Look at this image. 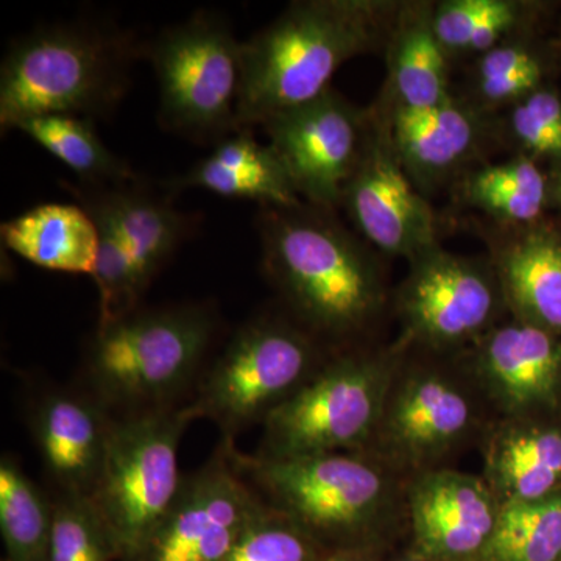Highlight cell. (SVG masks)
Wrapping results in <instances>:
<instances>
[{
  "instance_id": "6da1fadb",
  "label": "cell",
  "mask_w": 561,
  "mask_h": 561,
  "mask_svg": "<svg viewBox=\"0 0 561 561\" xmlns=\"http://www.w3.org/2000/svg\"><path fill=\"white\" fill-rule=\"evenodd\" d=\"M390 10L389 3L368 0H305L243 41L239 130L330 90L346 61L379 43Z\"/></svg>"
},
{
  "instance_id": "7a4b0ae2",
  "label": "cell",
  "mask_w": 561,
  "mask_h": 561,
  "mask_svg": "<svg viewBox=\"0 0 561 561\" xmlns=\"http://www.w3.org/2000/svg\"><path fill=\"white\" fill-rule=\"evenodd\" d=\"M138 57L117 28L92 22L46 25L10 44L0 68V125L43 114L99 119L119 106Z\"/></svg>"
},
{
  "instance_id": "3957f363",
  "label": "cell",
  "mask_w": 561,
  "mask_h": 561,
  "mask_svg": "<svg viewBox=\"0 0 561 561\" xmlns=\"http://www.w3.org/2000/svg\"><path fill=\"white\" fill-rule=\"evenodd\" d=\"M219 317L206 305L136 309L98 324L87 356V391L111 415L176 408L201 382Z\"/></svg>"
},
{
  "instance_id": "277c9868",
  "label": "cell",
  "mask_w": 561,
  "mask_h": 561,
  "mask_svg": "<svg viewBox=\"0 0 561 561\" xmlns=\"http://www.w3.org/2000/svg\"><path fill=\"white\" fill-rule=\"evenodd\" d=\"M257 228L268 279L311 330L346 335L378 309V272L341 225L302 206H261Z\"/></svg>"
},
{
  "instance_id": "5b68a950",
  "label": "cell",
  "mask_w": 561,
  "mask_h": 561,
  "mask_svg": "<svg viewBox=\"0 0 561 561\" xmlns=\"http://www.w3.org/2000/svg\"><path fill=\"white\" fill-rule=\"evenodd\" d=\"M165 130L198 144H219L238 127L242 43L219 14L198 11L168 28L147 49Z\"/></svg>"
},
{
  "instance_id": "8992f818",
  "label": "cell",
  "mask_w": 561,
  "mask_h": 561,
  "mask_svg": "<svg viewBox=\"0 0 561 561\" xmlns=\"http://www.w3.org/2000/svg\"><path fill=\"white\" fill-rule=\"evenodd\" d=\"M194 420L190 404L114 416L91 501L113 534L121 561L135 556L175 501L183 483L180 442Z\"/></svg>"
},
{
  "instance_id": "52a82bcc",
  "label": "cell",
  "mask_w": 561,
  "mask_h": 561,
  "mask_svg": "<svg viewBox=\"0 0 561 561\" xmlns=\"http://www.w3.org/2000/svg\"><path fill=\"white\" fill-rule=\"evenodd\" d=\"M238 461L261 501L323 551L357 549L386 494L381 472L345 453L265 459L238 451Z\"/></svg>"
},
{
  "instance_id": "ba28073f",
  "label": "cell",
  "mask_w": 561,
  "mask_h": 561,
  "mask_svg": "<svg viewBox=\"0 0 561 561\" xmlns=\"http://www.w3.org/2000/svg\"><path fill=\"white\" fill-rule=\"evenodd\" d=\"M311 335L284 321L251 320L232 334L197 383L195 419L213 421L225 440L265 423L320 368Z\"/></svg>"
},
{
  "instance_id": "9c48e42d",
  "label": "cell",
  "mask_w": 561,
  "mask_h": 561,
  "mask_svg": "<svg viewBox=\"0 0 561 561\" xmlns=\"http://www.w3.org/2000/svg\"><path fill=\"white\" fill-rule=\"evenodd\" d=\"M386 376L376 362L345 357L323 365L265 420V459L343 453L367 440L381 413Z\"/></svg>"
},
{
  "instance_id": "30bf717a",
  "label": "cell",
  "mask_w": 561,
  "mask_h": 561,
  "mask_svg": "<svg viewBox=\"0 0 561 561\" xmlns=\"http://www.w3.org/2000/svg\"><path fill=\"white\" fill-rule=\"evenodd\" d=\"M261 507L234 442L221 438L201 470L183 478L160 526L127 561H224Z\"/></svg>"
},
{
  "instance_id": "8fae6325",
  "label": "cell",
  "mask_w": 561,
  "mask_h": 561,
  "mask_svg": "<svg viewBox=\"0 0 561 561\" xmlns=\"http://www.w3.org/2000/svg\"><path fill=\"white\" fill-rule=\"evenodd\" d=\"M298 195L312 206L342 205L364 149L367 117L330 88L320 98L261 125Z\"/></svg>"
},
{
  "instance_id": "7c38bea8",
  "label": "cell",
  "mask_w": 561,
  "mask_h": 561,
  "mask_svg": "<svg viewBox=\"0 0 561 561\" xmlns=\"http://www.w3.org/2000/svg\"><path fill=\"white\" fill-rule=\"evenodd\" d=\"M342 205L383 253L413 261L438 247L434 210L402 168L389 122L367 119L364 149Z\"/></svg>"
},
{
  "instance_id": "4fadbf2b",
  "label": "cell",
  "mask_w": 561,
  "mask_h": 561,
  "mask_svg": "<svg viewBox=\"0 0 561 561\" xmlns=\"http://www.w3.org/2000/svg\"><path fill=\"white\" fill-rule=\"evenodd\" d=\"M500 287L478 262L435 247L412 261L401 291L402 317L421 341L456 345L489 327Z\"/></svg>"
},
{
  "instance_id": "5bb4252c",
  "label": "cell",
  "mask_w": 561,
  "mask_h": 561,
  "mask_svg": "<svg viewBox=\"0 0 561 561\" xmlns=\"http://www.w3.org/2000/svg\"><path fill=\"white\" fill-rule=\"evenodd\" d=\"M113 420L87 390H55L36 401L31 430L54 494L92 496L108 451Z\"/></svg>"
},
{
  "instance_id": "9a60e30c",
  "label": "cell",
  "mask_w": 561,
  "mask_h": 561,
  "mask_svg": "<svg viewBox=\"0 0 561 561\" xmlns=\"http://www.w3.org/2000/svg\"><path fill=\"white\" fill-rule=\"evenodd\" d=\"M497 515L493 493L474 476L435 472L412 493L415 545L430 561H481Z\"/></svg>"
},
{
  "instance_id": "2e32d148",
  "label": "cell",
  "mask_w": 561,
  "mask_h": 561,
  "mask_svg": "<svg viewBox=\"0 0 561 561\" xmlns=\"http://www.w3.org/2000/svg\"><path fill=\"white\" fill-rule=\"evenodd\" d=\"M80 205L101 213L119 232L147 289L192 231V220L172 205L168 195L157 194L139 181L113 186H68Z\"/></svg>"
},
{
  "instance_id": "e0dca14e",
  "label": "cell",
  "mask_w": 561,
  "mask_h": 561,
  "mask_svg": "<svg viewBox=\"0 0 561 561\" xmlns=\"http://www.w3.org/2000/svg\"><path fill=\"white\" fill-rule=\"evenodd\" d=\"M479 367L511 411L551 405L561 389L560 337L524 321L505 324L483 342Z\"/></svg>"
},
{
  "instance_id": "ac0fdd59",
  "label": "cell",
  "mask_w": 561,
  "mask_h": 561,
  "mask_svg": "<svg viewBox=\"0 0 561 561\" xmlns=\"http://www.w3.org/2000/svg\"><path fill=\"white\" fill-rule=\"evenodd\" d=\"M173 192L205 190L225 198L257 202L272 208H301L300 195L278 154L262 146L250 130L228 136L209 157L168 184Z\"/></svg>"
},
{
  "instance_id": "d6986e66",
  "label": "cell",
  "mask_w": 561,
  "mask_h": 561,
  "mask_svg": "<svg viewBox=\"0 0 561 561\" xmlns=\"http://www.w3.org/2000/svg\"><path fill=\"white\" fill-rule=\"evenodd\" d=\"M3 247L44 271L94 275L99 228L87 208L43 203L0 227Z\"/></svg>"
},
{
  "instance_id": "ffe728a7",
  "label": "cell",
  "mask_w": 561,
  "mask_h": 561,
  "mask_svg": "<svg viewBox=\"0 0 561 561\" xmlns=\"http://www.w3.org/2000/svg\"><path fill=\"white\" fill-rule=\"evenodd\" d=\"M389 125L402 168L421 184L449 175L479 139L478 117L453 98L434 108H393Z\"/></svg>"
},
{
  "instance_id": "44dd1931",
  "label": "cell",
  "mask_w": 561,
  "mask_h": 561,
  "mask_svg": "<svg viewBox=\"0 0 561 561\" xmlns=\"http://www.w3.org/2000/svg\"><path fill=\"white\" fill-rule=\"evenodd\" d=\"M497 279L519 321L561 335V234L531 230L501 250Z\"/></svg>"
},
{
  "instance_id": "7402d4cb",
  "label": "cell",
  "mask_w": 561,
  "mask_h": 561,
  "mask_svg": "<svg viewBox=\"0 0 561 561\" xmlns=\"http://www.w3.org/2000/svg\"><path fill=\"white\" fill-rule=\"evenodd\" d=\"M434 7L401 9L390 38L389 81L394 108L426 110L449 101L448 51L434 31Z\"/></svg>"
},
{
  "instance_id": "603a6c76",
  "label": "cell",
  "mask_w": 561,
  "mask_h": 561,
  "mask_svg": "<svg viewBox=\"0 0 561 561\" xmlns=\"http://www.w3.org/2000/svg\"><path fill=\"white\" fill-rule=\"evenodd\" d=\"M471 423V404L440 376H419L405 383L391 405L389 432L409 454L424 456L451 445Z\"/></svg>"
},
{
  "instance_id": "cb8c5ba5",
  "label": "cell",
  "mask_w": 561,
  "mask_h": 561,
  "mask_svg": "<svg viewBox=\"0 0 561 561\" xmlns=\"http://www.w3.org/2000/svg\"><path fill=\"white\" fill-rule=\"evenodd\" d=\"M489 474L504 502L540 500L561 490V431H505L491 446Z\"/></svg>"
},
{
  "instance_id": "d4e9b609",
  "label": "cell",
  "mask_w": 561,
  "mask_h": 561,
  "mask_svg": "<svg viewBox=\"0 0 561 561\" xmlns=\"http://www.w3.org/2000/svg\"><path fill=\"white\" fill-rule=\"evenodd\" d=\"M13 130L61 161L88 186H113L136 179V173L99 138L94 122L68 114H43L21 121Z\"/></svg>"
},
{
  "instance_id": "484cf974",
  "label": "cell",
  "mask_w": 561,
  "mask_h": 561,
  "mask_svg": "<svg viewBox=\"0 0 561 561\" xmlns=\"http://www.w3.org/2000/svg\"><path fill=\"white\" fill-rule=\"evenodd\" d=\"M54 500L10 456L0 461L2 561H49Z\"/></svg>"
},
{
  "instance_id": "4316f807",
  "label": "cell",
  "mask_w": 561,
  "mask_h": 561,
  "mask_svg": "<svg viewBox=\"0 0 561 561\" xmlns=\"http://www.w3.org/2000/svg\"><path fill=\"white\" fill-rule=\"evenodd\" d=\"M481 561H561V490L504 502Z\"/></svg>"
},
{
  "instance_id": "83f0119b",
  "label": "cell",
  "mask_w": 561,
  "mask_h": 561,
  "mask_svg": "<svg viewBox=\"0 0 561 561\" xmlns=\"http://www.w3.org/2000/svg\"><path fill=\"white\" fill-rule=\"evenodd\" d=\"M463 198L493 219L529 225L548 202V180L530 158L486 165L463 183Z\"/></svg>"
},
{
  "instance_id": "f1b7e54d",
  "label": "cell",
  "mask_w": 561,
  "mask_h": 561,
  "mask_svg": "<svg viewBox=\"0 0 561 561\" xmlns=\"http://www.w3.org/2000/svg\"><path fill=\"white\" fill-rule=\"evenodd\" d=\"M49 561H121L113 534L91 497L51 494Z\"/></svg>"
},
{
  "instance_id": "f546056e",
  "label": "cell",
  "mask_w": 561,
  "mask_h": 561,
  "mask_svg": "<svg viewBox=\"0 0 561 561\" xmlns=\"http://www.w3.org/2000/svg\"><path fill=\"white\" fill-rule=\"evenodd\" d=\"M321 551L301 527L262 502L224 561H316Z\"/></svg>"
},
{
  "instance_id": "4dcf8cb0",
  "label": "cell",
  "mask_w": 561,
  "mask_h": 561,
  "mask_svg": "<svg viewBox=\"0 0 561 561\" xmlns=\"http://www.w3.org/2000/svg\"><path fill=\"white\" fill-rule=\"evenodd\" d=\"M542 69L526 47L502 44L482 54L476 70V87L490 105L518 103L540 88Z\"/></svg>"
},
{
  "instance_id": "1f68e13d",
  "label": "cell",
  "mask_w": 561,
  "mask_h": 561,
  "mask_svg": "<svg viewBox=\"0 0 561 561\" xmlns=\"http://www.w3.org/2000/svg\"><path fill=\"white\" fill-rule=\"evenodd\" d=\"M513 136L531 157L561 160V98L551 90L531 92L515 103Z\"/></svg>"
},
{
  "instance_id": "d6a6232c",
  "label": "cell",
  "mask_w": 561,
  "mask_h": 561,
  "mask_svg": "<svg viewBox=\"0 0 561 561\" xmlns=\"http://www.w3.org/2000/svg\"><path fill=\"white\" fill-rule=\"evenodd\" d=\"M316 561H364L357 549H345V551H321Z\"/></svg>"
},
{
  "instance_id": "836d02e7",
  "label": "cell",
  "mask_w": 561,
  "mask_h": 561,
  "mask_svg": "<svg viewBox=\"0 0 561 561\" xmlns=\"http://www.w3.org/2000/svg\"><path fill=\"white\" fill-rule=\"evenodd\" d=\"M556 194H557V197H559L560 202H561V176H560L559 181H557Z\"/></svg>"
},
{
  "instance_id": "e575fe53",
  "label": "cell",
  "mask_w": 561,
  "mask_h": 561,
  "mask_svg": "<svg viewBox=\"0 0 561 561\" xmlns=\"http://www.w3.org/2000/svg\"><path fill=\"white\" fill-rule=\"evenodd\" d=\"M411 561H413V560H411Z\"/></svg>"
}]
</instances>
